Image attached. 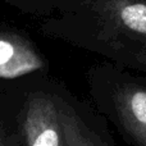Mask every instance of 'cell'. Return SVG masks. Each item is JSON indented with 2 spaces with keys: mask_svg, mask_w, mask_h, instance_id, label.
<instances>
[{
  "mask_svg": "<svg viewBox=\"0 0 146 146\" xmlns=\"http://www.w3.org/2000/svg\"><path fill=\"white\" fill-rule=\"evenodd\" d=\"M41 32L146 73V0H64Z\"/></svg>",
  "mask_w": 146,
  "mask_h": 146,
  "instance_id": "cell-1",
  "label": "cell"
},
{
  "mask_svg": "<svg viewBox=\"0 0 146 146\" xmlns=\"http://www.w3.org/2000/svg\"><path fill=\"white\" fill-rule=\"evenodd\" d=\"M22 128L27 146H64L60 100L46 92L30 95L25 105Z\"/></svg>",
  "mask_w": 146,
  "mask_h": 146,
  "instance_id": "cell-2",
  "label": "cell"
},
{
  "mask_svg": "<svg viewBox=\"0 0 146 146\" xmlns=\"http://www.w3.org/2000/svg\"><path fill=\"white\" fill-rule=\"evenodd\" d=\"M44 66L45 59L32 41L12 30H0V78L25 77Z\"/></svg>",
  "mask_w": 146,
  "mask_h": 146,
  "instance_id": "cell-3",
  "label": "cell"
},
{
  "mask_svg": "<svg viewBox=\"0 0 146 146\" xmlns=\"http://www.w3.org/2000/svg\"><path fill=\"white\" fill-rule=\"evenodd\" d=\"M119 122L139 146H146V86L124 81L111 94Z\"/></svg>",
  "mask_w": 146,
  "mask_h": 146,
  "instance_id": "cell-4",
  "label": "cell"
},
{
  "mask_svg": "<svg viewBox=\"0 0 146 146\" xmlns=\"http://www.w3.org/2000/svg\"><path fill=\"white\" fill-rule=\"evenodd\" d=\"M60 121L64 146H101L69 105L60 101Z\"/></svg>",
  "mask_w": 146,
  "mask_h": 146,
  "instance_id": "cell-5",
  "label": "cell"
},
{
  "mask_svg": "<svg viewBox=\"0 0 146 146\" xmlns=\"http://www.w3.org/2000/svg\"><path fill=\"white\" fill-rule=\"evenodd\" d=\"M15 8L23 12L35 14H49L56 12L62 7L64 0H7Z\"/></svg>",
  "mask_w": 146,
  "mask_h": 146,
  "instance_id": "cell-6",
  "label": "cell"
},
{
  "mask_svg": "<svg viewBox=\"0 0 146 146\" xmlns=\"http://www.w3.org/2000/svg\"><path fill=\"white\" fill-rule=\"evenodd\" d=\"M0 146H9V144H8V141H7V137L3 133L1 127H0Z\"/></svg>",
  "mask_w": 146,
  "mask_h": 146,
  "instance_id": "cell-7",
  "label": "cell"
}]
</instances>
